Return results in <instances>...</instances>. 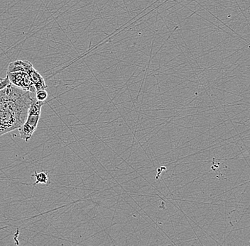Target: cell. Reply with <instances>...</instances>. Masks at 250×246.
<instances>
[{
    "mask_svg": "<svg viewBox=\"0 0 250 246\" xmlns=\"http://www.w3.org/2000/svg\"><path fill=\"white\" fill-rule=\"evenodd\" d=\"M28 73H29V76H30L31 82L34 84L37 91H39V90H46L47 85H46V82H45L44 79L42 77V75L39 73L38 71H37V70L34 68L33 65H31L30 68H29Z\"/></svg>",
    "mask_w": 250,
    "mask_h": 246,
    "instance_id": "obj_4",
    "label": "cell"
},
{
    "mask_svg": "<svg viewBox=\"0 0 250 246\" xmlns=\"http://www.w3.org/2000/svg\"><path fill=\"white\" fill-rule=\"evenodd\" d=\"M10 83V80L7 76L4 78H0V91L7 87Z\"/></svg>",
    "mask_w": 250,
    "mask_h": 246,
    "instance_id": "obj_7",
    "label": "cell"
},
{
    "mask_svg": "<svg viewBox=\"0 0 250 246\" xmlns=\"http://www.w3.org/2000/svg\"><path fill=\"white\" fill-rule=\"evenodd\" d=\"M35 96L37 100L40 101V102H45L48 98V93H47L46 90H39V91L36 92Z\"/></svg>",
    "mask_w": 250,
    "mask_h": 246,
    "instance_id": "obj_6",
    "label": "cell"
},
{
    "mask_svg": "<svg viewBox=\"0 0 250 246\" xmlns=\"http://www.w3.org/2000/svg\"><path fill=\"white\" fill-rule=\"evenodd\" d=\"M43 104L44 102L37 100L36 96H34L29 107L26 121L23 125L18 129L21 139L26 142L31 139L34 132L37 130Z\"/></svg>",
    "mask_w": 250,
    "mask_h": 246,
    "instance_id": "obj_3",
    "label": "cell"
},
{
    "mask_svg": "<svg viewBox=\"0 0 250 246\" xmlns=\"http://www.w3.org/2000/svg\"><path fill=\"white\" fill-rule=\"evenodd\" d=\"M32 65L29 60H17L9 64L7 68V76L11 83L17 88L36 93L35 87L31 82L30 76L28 70Z\"/></svg>",
    "mask_w": 250,
    "mask_h": 246,
    "instance_id": "obj_2",
    "label": "cell"
},
{
    "mask_svg": "<svg viewBox=\"0 0 250 246\" xmlns=\"http://www.w3.org/2000/svg\"><path fill=\"white\" fill-rule=\"evenodd\" d=\"M36 179V182L34 185L37 184H47L48 181V175L46 171H42L41 172H34L33 175Z\"/></svg>",
    "mask_w": 250,
    "mask_h": 246,
    "instance_id": "obj_5",
    "label": "cell"
},
{
    "mask_svg": "<svg viewBox=\"0 0 250 246\" xmlns=\"http://www.w3.org/2000/svg\"><path fill=\"white\" fill-rule=\"evenodd\" d=\"M35 94L12 83L0 91V136L23 125Z\"/></svg>",
    "mask_w": 250,
    "mask_h": 246,
    "instance_id": "obj_1",
    "label": "cell"
}]
</instances>
